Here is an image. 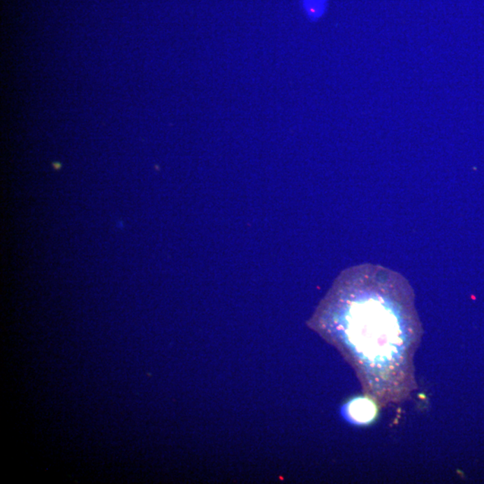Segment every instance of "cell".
Instances as JSON below:
<instances>
[{"mask_svg": "<svg viewBox=\"0 0 484 484\" xmlns=\"http://www.w3.org/2000/svg\"><path fill=\"white\" fill-rule=\"evenodd\" d=\"M318 321L343 343L366 395L379 406L400 403L416 390L413 360L423 330L413 289L403 275L379 265L347 269Z\"/></svg>", "mask_w": 484, "mask_h": 484, "instance_id": "obj_1", "label": "cell"}, {"mask_svg": "<svg viewBox=\"0 0 484 484\" xmlns=\"http://www.w3.org/2000/svg\"><path fill=\"white\" fill-rule=\"evenodd\" d=\"M302 3L307 17L316 21L324 15L328 0H302Z\"/></svg>", "mask_w": 484, "mask_h": 484, "instance_id": "obj_3", "label": "cell"}, {"mask_svg": "<svg viewBox=\"0 0 484 484\" xmlns=\"http://www.w3.org/2000/svg\"><path fill=\"white\" fill-rule=\"evenodd\" d=\"M379 404L369 395L351 401L348 406L350 418L358 425L372 423L378 416Z\"/></svg>", "mask_w": 484, "mask_h": 484, "instance_id": "obj_2", "label": "cell"}]
</instances>
